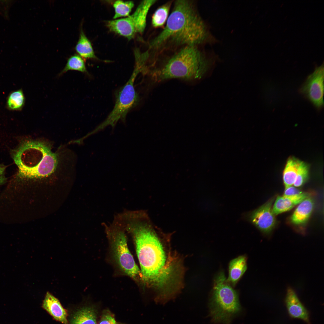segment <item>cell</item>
<instances>
[{"instance_id": "cell-15", "label": "cell", "mask_w": 324, "mask_h": 324, "mask_svg": "<svg viewBox=\"0 0 324 324\" xmlns=\"http://www.w3.org/2000/svg\"><path fill=\"white\" fill-rule=\"evenodd\" d=\"M314 202L309 197L299 204L291 218V222L296 225L305 224L308 220L313 211Z\"/></svg>"}, {"instance_id": "cell-3", "label": "cell", "mask_w": 324, "mask_h": 324, "mask_svg": "<svg viewBox=\"0 0 324 324\" xmlns=\"http://www.w3.org/2000/svg\"><path fill=\"white\" fill-rule=\"evenodd\" d=\"M12 154L18 169L17 177L20 179L44 178L53 175L58 168V154L53 151L50 143L43 140H25Z\"/></svg>"}, {"instance_id": "cell-7", "label": "cell", "mask_w": 324, "mask_h": 324, "mask_svg": "<svg viewBox=\"0 0 324 324\" xmlns=\"http://www.w3.org/2000/svg\"><path fill=\"white\" fill-rule=\"evenodd\" d=\"M139 73L135 68L128 81L116 93L113 109L98 129L109 125L113 126L120 119L124 121L127 113L137 105L139 97L134 88V83Z\"/></svg>"}, {"instance_id": "cell-18", "label": "cell", "mask_w": 324, "mask_h": 324, "mask_svg": "<svg viewBox=\"0 0 324 324\" xmlns=\"http://www.w3.org/2000/svg\"><path fill=\"white\" fill-rule=\"evenodd\" d=\"M301 161L294 158L288 160L283 173V179L285 189L292 186L295 182Z\"/></svg>"}, {"instance_id": "cell-26", "label": "cell", "mask_w": 324, "mask_h": 324, "mask_svg": "<svg viewBox=\"0 0 324 324\" xmlns=\"http://www.w3.org/2000/svg\"><path fill=\"white\" fill-rule=\"evenodd\" d=\"M303 193L296 187L292 186L285 189L283 196H290L300 194Z\"/></svg>"}, {"instance_id": "cell-25", "label": "cell", "mask_w": 324, "mask_h": 324, "mask_svg": "<svg viewBox=\"0 0 324 324\" xmlns=\"http://www.w3.org/2000/svg\"><path fill=\"white\" fill-rule=\"evenodd\" d=\"M98 324H120L115 320L114 317L108 313L103 315Z\"/></svg>"}, {"instance_id": "cell-19", "label": "cell", "mask_w": 324, "mask_h": 324, "mask_svg": "<svg viewBox=\"0 0 324 324\" xmlns=\"http://www.w3.org/2000/svg\"><path fill=\"white\" fill-rule=\"evenodd\" d=\"M172 1L168 2L157 8L152 18V24L154 28L162 27L166 23L169 17Z\"/></svg>"}, {"instance_id": "cell-24", "label": "cell", "mask_w": 324, "mask_h": 324, "mask_svg": "<svg viewBox=\"0 0 324 324\" xmlns=\"http://www.w3.org/2000/svg\"><path fill=\"white\" fill-rule=\"evenodd\" d=\"M10 1H0V14L5 18L9 17L8 13L13 2Z\"/></svg>"}, {"instance_id": "cell-8", "label": "cell", "mask_w": 324, "mask_h": 324, "mask_svg": "<svg viewBox=\"0 0 324 324\" xmlns=\"http://www.w3.org/2000/svg\"><path fill=\"white\" fill-rule=\"evenodd\" d=\"M156 1H142L132 15L126 18L108 21L107 26L111 31L130 40L136 33H142L144 31L148 13Z\"/></svg>"}, {"instance_id": "cell-16", "label": "cell", "mask_w": 324, "mask_h": 324, "mask_svg": "<svg viewBox=\"0 0 324 324\" xmlns=\"http://www.w3.org/2000/svg\"><path fill=\"white\" fill-rule=\"evenodd\" d=\"M97 312L93 307H83L73 314L70 324H97Z\"/></svg>"}, {"instance_id": "cell-6", "label": "cell", "mask_w": 324, "mask_h": 324, "mask_svg": "<svg viewBox=\"0 0 324 324\" xmlns=\"http://www.w3.org/2000/svg\"><path fill=\"white\" fill-rule=\"evenodd\" d=\"M105 229L113 258L119 269L135 281H142L140 270L128 249L126 231L121 219L116 216Z\"/></svg>"}, {"instance_id": "cell-27", "label": "cell", "mask_w": 324, "mask_h": 324, "mask_svg": "<svg viewBox=\"0 0 324 324\" xmlns=\"http://www.w3.org/2000/svg\"><path fill=\"white\" fill-rule=\"evenodd\" d=\"M6 166L3 164H0V186L4 183L7 178L4 176Z\"/></svg>"}, {"instance_id": "cell-13", "label": "cell", "mask_w": 324, "mask_h": 324, "mask_svg": "<svg viewBox=\"0 0 324 324\" xmlns=\"http://www.w3.org/2000/svg\"><path fill=\"white\" fill-rule=\"evenodd\" d=\"M309 197V194L304 193L293 196H278L272 208V212L275 215H278L289 211Z\"/></svg>"}, {"instance_id": "cell-22", "label": "cell", "mask_w": 324, "mask_h": 324, "mask_svg": "<svg viewBox=\"0 0 324 324\" xmlns=\"http://www.w3.org/2000/svg\"><path fill=\"white\" fill-rule=\"evenodd\" d=\"M134 6L132 1H123L117 0L113 3V6L115 9V14L113 19L129 16L132 9Z\"/></svg>"}, {"instance_id": "cell-1", "label": "cell", "mask_w": 324, "mask_h": 324, "mask_svg": "<svg viewBox=\"0 0 324 324\" xmlns=\"http://www.w3.org/2000/svg\"><path fill=\"white\" fill-rule=\"evenodd\" d=\"M134 243L142 282L155 292L156 302L173 298L182 286L183 266L180 257L171 250V233L156 226L144 211L134 213L124 222Z\"/></svg>"}, {"instance_id": "cell-14", "label": "cell", "mask_w": 324, "mask_h": 324, "mask_svg": "<svg viewBox=\"0 0 324 324\" xmlns=\"http://www.w3.org/2000/svg\"><path fill=\"white\" fill-rule=\"evenodd\" d=\"M247 269V257L245 256H240L232 260L229 265L227 281L230 284L235 286Z\"/></svg>"}, {"instance_id": "cell-9", "label": "cell", "mask_w": 324, "mask_h": 324, "mask_svg": "<svg viewBox=\"0 0 324 324\" xmlns=\"http://www.w3.org/2000/svg\"><path fill=\"white\" fill-rule=\"evenodd\" d=\"M324 68L323 65L316 68L308 77L300 89L304 94L318 108L323 105Z\"/></svg>"}, {"instance_id": "cell-5", "label": "cell", "mask_w": 324, "mask_h": 324, "mask_svg": "<svg viewBox=\"0 0 324 324\" xmlns=\"http://www.w3.org/2000/svg\"><path fill=\"white\" fill-rule=\"evenodd\" d=\"M209 304L210 316L216 323L230 324L241 310L238 293L228 282L223 271L215 278Z\"/></svg>"}, {"instance_id": "cell-2", "label": "cell", "mask_w": 324, "mask_h": 324, "mask_svg": "<svg viewBox=\"0 0 324 324\" xmlns=\"http://www.w3.org/2000/svg\"><path fill=\"white\" fill-rule=\"evenodd\" d=\"M165 26L149 43L155 54L188 46H196L206 40L207 32L204 22L192 1L178 0Z\"/></svg>"}, {"instance_id": "cell-10", "label": "cell", "mask_w": 324, "mask_h": 324, "mask_svg": "<svg viewBox=\"0 0 324 324\" xmlns=\"http://www.w3.org/2000/svg\"><path fill=\"white\" fill-rule=\"evenodd\" d=\"M272 200L267 202L248 214V218L263 233L270 232L274 226L276 219L272 212Z\"/></svg>"}, {"instance_id": "cell-20", "label": "cell", "mask_w": 324, "mask_h": 324, "mask_svg": "<svg viewBox=\"0 0 324 324\" xmlns=\"http://www.w3.org/2000/svg\"><path fill=\"white\" fill-rule=\"evenodd\" d=\"M25 102V98L22 89L12 92L8 95L6 102L7 108L12 111L22 110Z\"/></svg>"}, {"instance_id": "cell-17", "label": "cell", "mask_w": 324, "mask_h": 324, "mask_svg": "<svg viewBox=\"0 0 324 324\" xmlns=\"http://www.w3.org/2000/svg\"><path fill=\"white\" fill-rule=\"evenodd\" d=\"M75 50L78 55L85 59L96 58L91 42L81 28L79 37Z\"/></svg>"}, {"instance_id": "cell-23", "label": "cell", "mask_w": 324, "mask_h": 324, "mask_svg": "<svg viewBox=\"0 0 324 324\" xmlns=\"http://www.w3.org/2000/svg\"><path fill=\"white\" fill-rule=\"evenodd\" d=\"M309 175V169L307 165L301 161L299 166L296 177L293 185L298 187L303 185L307 180Z\"/></svg>"}, {"instance_id": "cell-21", "label": "cell", "mask_w": 324, "mask_h": 324, "mask_svg": "<svg viewBox=\"0 0 324 324\" xmlns=\"http://www.w3.org/2000/svg\"><path fill=\"white\" fill-rule=\"evenodd\" d=\"M70 70L78 71L83 73H88L83 58L76 54L70 56L68 58L65 67L58 75L61 76Z\"/></svg>"}, {"instance_id": "cell-11", "label": "cell", "mask_w": 324, "mask_h": 324, "mask_svg": "<svg viewBox=\"0 0 324 324\" xmlns=\"http://www.w3.org/2000/svg\"><path fill=\"white\" fill-rule=\"evenodd\" d=\"M285 302L290 316L300 319L307 324H310L309 314L299 300L295 291L289 287L286 291Z\"/></svg>"}, {"instance_id": "cell-12", "label": "cell", "mask_w": 324, "mask_h": 324, "mask_svg": "<svg viewBox=\"0 0 324 324\" xmlns=\"http://www.w3.org/2000/svg\"><path fill=\"white\" fill-rule=\"evenodd\" d=\"M42 307L56 320L64 324L68 323L66 310L58 300L49 292H46Z\"/></svg>"}, {"instance_id": "cell-4", "label": "cell", "mask_w": 324, "mask_h": 324, "mask_svg": "<svg viewBox=\"0 0 324 324\" xmlns=\"http://www.w3.org/2000/svg\"><path fill=\"white\" fill-rule=\"evenodd\" d=\"M171 50L173 52L151 72L155 81L171 79L191 80L204 75L207 63L198 46H185Z\"/></svg>"}]
</instances>
